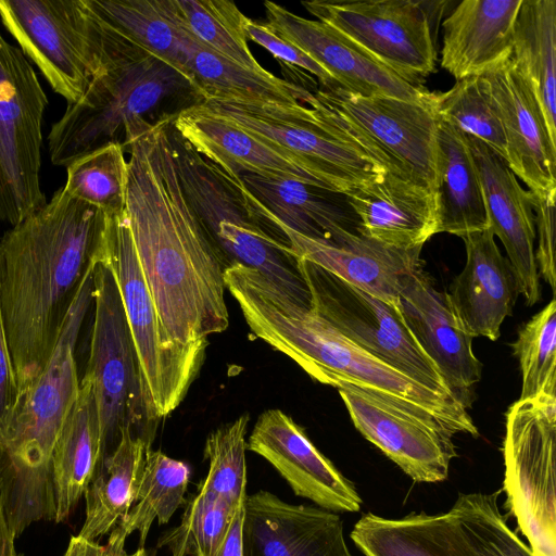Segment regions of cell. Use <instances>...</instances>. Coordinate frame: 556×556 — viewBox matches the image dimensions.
<instances>
[{
    "instance_id": "obj_41",
    "label": "cell",
    "mask_w": 556,
    "mask_h": 556,
    "mask_svg": "<svg viewBox=\"0 0 556 556\" xmlns=\"http://www.w3.org/2000/svg\"><path fill=\"white\" fill-rule=\"evenodd\" d=\"M513 350L522 378L519 400L556 401L555 299L519 329Z\"/></svg>"
},
{
    "instance_id": "obj_48",
    "label": "cell",
    "mask_w": 556,
    "mask_h": 556,
    "mask_svg": "<svg viewBox=\"0 0 556 556\" xmlns=\"http://www.w3.org/2000/svg\"><path fill=\"white\" fill-rule=\"evenodd\" d=\"M63 556H113V554L108 545H100L96 541L74 535Z\"/></svg>"
},
{
    "instance_id": "obj_2",
    "label": "cell",
    "mask_w": 556,
    "mask_h": 556,
    "mask_svg": "<svg viewBox=\"0 0 556 556\" xmlns=\"http://www.w3.org/2000/svg\"><path fill=\"white\" fill-rule=\"evenodd\" d=\"M108 216L59 188L0 239V298L20 397L51 358L71 307L101 258Z\"/></svg>"
},
{
    "instance_id": "obj_21",
    "label": "cell",
    "mask_w": 556,
    "mask_h": 556,
    "mask_svg": "<svg viewBox=\"0 0 556 556\" xmlns=\"http://www.w3.org/2000/svg\"><path fill=\"white\" fill-rule=\"evenodd\" d=\"M242 542L243 556H353L338 514L268 491L247 496Z\"/></svg>"
},
{
    "instance_id": "obj_16",
    "label": "cell",
    "mask_w": 556,
    "mask_h": 556,
    "mask_svg": "<svg viewBox=\"0 0 556 556\" xmlns=\"http://www.w3.org/2000/svg\"><path fill=\"white\" fill-rule=\"evenodd\" d=\"M354 427L416 482H441L456 456V432L439 417L400 399L341 383Z\"/></svg>"
},
{
    "instance_id": "obj_3",
    "label": "cell",
    "mask_w": 556,
    "mask_h": 556,
    "mask_svg": "<svg viewBox=\"0 0 556 556\" xmlns=\"http://www.w3.org/2000/svg\"><path fill=\"white\" fill-rule=\"evenodd\" d=\"M230 291L253 334L289 356L314 380L375 390L418 406L456 433L478 429L467 408L389 366L337 331L312 307L261 271L235 264L224 271Z\"/></svg>"
},
{
    "instance_id": "obj_13",
    "label": "cell",
    "mask_w": 556,
    "mask_h": 556,
    "mask_svg": "<svg viewBox=\"0 0 556 556\" xmlns=\"http://www.w3.org/2000/svg\"><path fill=\"white\" fill-rule=\"evenodd\" d=\"M47 105L31 63L0 33V222L11 227L47 203L40 186Z\"/></svg>"
},
{
    "instance_id": "obj_31",
    "label": "cell",
    "mask_w": 556,
    "mask_h": 556,
    "mask_svg": "<svg viewBox=\"0 0 556 556\" xmlns=\"http://www.w3.org/2000/svg\"><path fill=\"white\" fill-rule=\"evenodd\" d=\"M86 3L114 31L189 77L187 65L197 41L184 24L176 0H86Z\"/></svg>"
},
{
    "instance_id": "obj_4",
    "label": "cell",
    "mask_w": 556,
    "mask_h": 556,
    "mask_svg": "<svg viewBox=\"0 0 556 556\" xmlns=\"http://www.w3.org/2000/svg\"><path fill=\"white\" fill-rule=\"evenodd\" d=\"M104 26L106 56L102 71L77 102L67 104L49 131V155L55 166L66 168L109 143L126 148L156 126L174 121L184 110L205 101L184 73Z\"/></svg>"
},
{
    "instance_id": "obj_45",
    "label": "cell",
    "mask_w": 556,
    "mask_h": 556,
    "mask_svg": "<svg viewBox=\"0 0 556 556\" xmlns=\"http://www.w3.org/2000/svg\"><path fill=\"white\" fill-rule=\"evenodd\" d=\"M532 193V192H531ZM555 195L539 197L532 193L534 224L539 232V245L535 254L539 275L551 286L555 293Z\"/></svg>"
},
{
    "instance_id": "obj_44",
    "label": "cell",
    "mask_w": 556,
    "mask_h": 556,
    "mask_svg": "<svg viewBox=\"0 0 556 556\" xmlns=\"http://www.w3.org/2000/svg\"><path fill=\"white\" fill-rule=\"evenodd\" d=\"M245 30L248 40L257 43L280 62L311 73L318 79L320 86L337 83L316 61L302 49L276 34L266 22L249 18Z\"/></svg>"
},
{
    "instance_id": "obj_47",
    "label": "cell",
    "mask_w": 556,
    "mask_h": 556,
    "mask_svg": "<svg viewBox=\"0 0 556 556\" xmlns=\"http://www.w3.org/2000/svg\"><path fill=\"white\" fill-rule=\"evenodd\" d=\"M244 503L245 501L236 507L227 535L215 556H243Z\"/></svg>"
},
{
    "instance_id": "obj_22",
    "label": "cell",
    "mask_w": 556,
    "mask_h": 556,
    "mask_svg": "<svg viewBox=\"0 0 556 556\" xmlns=\"http://www.w3.org/2000/svg\"><path fill=\"white\" fill-rule=\"evenodd\" d=\"M478 169L489 228L503 243L518 293L527 305L541 300L534 254L532 193L526 191L503 157L479 139L467 136Z\"/></svg>"
},
{
    "instance_id": "obj_35",
    "label": "cell",
    "mask_w": 556,
    "mask_h": 556,
    "mask_svg": "<svg viewBox=\"0 0 556 556\" xmlns=\"http://www.w3.org/2000/svg\"><path fill=\"white\" fill-rule=\"evenodd\" d=\"M350 536L364 556H464L447 511L412 513L397 519L367 513Z\"/></svg>"
},
{
    "instance_id": "obj_7",
    "label": "cell",
    "mask_w": 556,
    "mask_h": 556,
    "mask_svg": "<svg viewBox=\"0 0 556 556\" xmlns=\"http://www.w3.org/2000/svg\"><path fill=\"white\" fill-rule=\"evenodd\" d=\"M305 104L387 173L435 192L438 117L430 104L364 97L338 83L319 85Z\"/></svg>"
},
{
    "instance_id": "obj_46",
    "label": "cell",
    "mask_w": 556,
    "mask_h": 556,
    "mask_svg": "<svg viewBox=\"0 0 556 556\" xmlns=\"http://www.w3.org/2000/svg\"><path fill=\"white\" fill-rule=\"evenodd\" d=\"M1 274V249H0ZM20 400V390L15 379L2 315L0 298V429L13 415Z\"/></svg>"
},
{
    "instance_id": "obj_8",
    "label": "cell",
    "mask_w": 556,
    "mask_h": 556,
    "mask_svg": "<svg viewBox=\"0 0 556 556\" xmlns=\"http://www.w3.org/2000/svg\"><path fill=\"white\" fill-rule=\"evenodd\" d=\"M106 216L102 258L116 279L138 357L147 414L156 425L187 395L204 363L205 350L172 341L141 270L125 211Z\"/></svg>"
},
{
    "instance_id": "obj_36",
    "label": "cell",
    "mask_w": 556,
    "mask_h": 556,
    "mask_svg": "<svg viewBox=\"0 0 556 556\" xmlns=\"http://www.w3.org/2000/svg\"><path fill=\"white\" fill-rule=\"evenodd\" d=\"M189 479L190 468L186 463L150 448L136 503L110 532L109 541L125 544L126 539L138 531L140 547H143L153 521L156 519L160 526L167 523L186 502Z\"/></svg>"
},
{
    "instance_id": "obj_12",
    "label": "cell",
    "mask_w": 556,
    "mask_h": 556,
    "mask_svg": "<svg viewBox=\"0 0 556 556\" xmlns=\"http://www.w3.org/2000/svg\"><path fill=\"white\" fill-rule=\"evenodd\" d=\"M556 401L518 400L503 442L506 506L535 556H556Z\"/></svg>"
},
{
    "instance_id": "obj_29",
    "label": "cell",
    "mask_w": 556,
    "mask_h": 556,
    "mask_svg": "<svg viewBox=\"0 0 556 556\" xmlns=\"http://www.w3.org/2000/svg\"><path fill=\"white\" fill-rule=\"evenodd\" d=\"M102 459V434L92 382L83 376L77 397L52 455L55 519L66 520L84 496Z\"/></svg>"
},
{
    "instance_id": "obj_49",
    "label": "cell",
    "mask_w": 556,
    "mask_h": 556,
    "mask_svg": "<svg viewBox=\"0 0 556 556\" xmlns=\"http://www.w3.org/2000/svg\"><path fill=\"white\" fill-rule=\"evenodd\" d=\"M15 539L0 502V556H21L15 548Z\"/></svg>"
},
{
    "instance_id": "obj_17",
    "label": "cell",
    "mask_w": 556,
    "mask_h": 556,
    "mask_svg": "<svg viewBox=\"0 0 556 556\" xmlns=\"http://www.w3.org/2000/svg\"><path fill=\"white\" fill-rule=\"evenodd\" d=\"M247 448L264 457L296 496L332 513H356L363 503L355 485L312 443L304 429L280 409L260 415Z\"/></svg>"
},
{
    "instance_id": "obj_26",
    "label": "cell",
    "mask_w": 556,
    "mask_h": 556,
    "mask_svg": "<svg viewBox=\"0 0 556 556\" xmlns=\"http://www.w3.org/2000/svg\"><path fill=\"white\" fill-rule=\"evenodd\" d=\"M247 199L268 220L302 236L336 242L356 232L357 218L345 194L292 179L240 175Z\"/></svg>"
},
{
    "instance_id": "obj_32",
    "label": "cell",
    "mask_w": 556,
    "mask_h": 556,
    "mask_svg": "<svg viewBox=\"0 0 556 556\" xmlns=\"http://www.w3.org/2000/svg\"><path fill=\"white\" fill-rule=\"evenodd\" d=\"M152 440L122 432L115 448L100 462L84 497L86 516L77 534L96 541L113 530L136 503Z\"/></svg>"
},
{
    "instance_id": "obj_18",
    "label": "cell",
    "mask_w": 556,
    "mask_h": 556,
    "mask_svg": "<svg viewBox=\"0 0 556 556\" xmlns=\"http://www.w3.org/2000/svg\"><path fill=\"white\" fill-rule=\"evenodd\" d=\"M266 24L302 49L344 89L364 97H392L431 105V91L377 62L327 24L265 1Z\"/></svg>"
},
{
    "instance_id": "obj_1",
    "label": "cell",
    "mask_w": 556,
    "mask_h": 556,
    "mask_svg": "<svg viewBox=\"0 0 556 556\" xmlns=\"http://www.w3.org/2000/svg\"><path fill=\"white\" fill-rule=\"evenodd\" d=\"M169 124L124 148L128 154L125 213L165 331L179 346L206 350L208 336L229 325L227 267L186 199Z\"/></svg>"
},
{
    "instance_id": "obj_24",
    "label": "cell",
    "mask_w": 556,
    "mask_h": 556,
    "mask_svg": "<svg viewBox=\"0 0 556 556\" xmlns=\"http://www.w3.org/2000/svg\"><path fill=\"white\" fill-rule=\"evenodd\" d=\"M490 228L462 237L466 247L464 269L454 278L448 299L454 314L471 338H500L501 326L513 314L518 293L506 257Z\"/></svg>"
},
{
    "instance_id": "obj_9",
    "label": "cell",
    "mask_w": 556,
    "mask_h": 556,
    "mask_svg": "<svg viewBox=\"0 0 556 556\" xmlns=\"http://www.w3.org/2000/svg\"><path fill=\"white\" fill-rule=\"evenodd\" d=\"M0 20L67 104L103 68L106 28L86 0H0Z\"/></svg>"
},
{
    "instance_id": "obj_5",
    "label": "cell",
    "mask_w": 556,
    "mask_h": 556,
    "mask_svg": "<svg viewBox=\"0 0 556 556\" xmlns=\"http://www.w3.org/2000/svg\"><path fill=\"white\" fill-rule=\"evenodd\" d=\"M92 274L71 307L49 363L0 429V502L16 538L34 522L55 519L52 455L79 391L75 350L92 304Z\"/></svg>"
},
{
    "instance_id": "obj_38",
    "label": "cell",
    "mask_w": 556,
    "mask_h": 556,
    "mask_svg": "<svg viewBox=\"0 0 556 556\" xmlns=\"http://www.w3.org/2000/svg\"><path fill=\"white\" fill-rule=\"evenodd\" d=\"M180 16L193 39L239 65L265 70L252 54L247 36L245 16L229 0H176Z\"/></svg>"
},
{
    "instance_id": "obj_27",
    "label": "cell",
    "mask_w": 556,
    "mask_h": 556,
    "mask_svg": "<svg viewBox=\"0 0 556 556\" xmlns=\"http://www.w3.org/2000/svg\"><path fill=\"white\" fill-rule=\"evenodd\" d=\"M522 0H464L443 21L441 66L456 80L481 76L511 56Z\"/></svg>"
},
{
    "instance_id": "obj_15",
    "label": "cell",
    "mask_w": 556,
    "mask_h": 556,
    "mask_svg": "<svg viewBox=\"0 0 556 556\" xmlns=\"http://www.w3.org/2000/svg\"><path fill=\"white\" fill-rule=\"evenodd\" d=\"M302 5L403 79L424 86L437 51L426 3L414 0L304 1Z\"/></svg>"
},
{
    "instance_id": "obj_25",
    "label": "cell",
    "mask_w": 556,
    "mask_h": 556,
    "mask_svg": "<svg viewBox=\"0 0 556 556\" xmlns=\"http://www.w3.org/2000/svg\"><path fill=\"white\" fill-rule=\"evenodd\" d=\"M357 218L356 232L387 245L413 250L439 229L437 193L386 173L345 195Z\"/></svg>"
},
{
    "instance_id": "obj_20",
    "label": "cell",
    "mask_w": 556,
    "mask_h": 556,
    "mask_svg": "<svg viewBox=\"0 0 556 556\" xmlns=\"http://www.w3.org/2000/svg\"><path fill=\"white\" fill-rule=\"evenodd\" d=\"M396 305L448 390L467 408L482 365L473 354L472 338L454 314L447 292L439 291L420 268L406 278Z\"/></svg>"
},
{
    "instance_id": "obj_23",
    "label": "cell",
    "mask_w": 556,
    "mask_h": 556,
    "mask_svg": "<svg viewBox=\"0 0 556 556\" xmlns=\"http://www.w3.org/2000/svg\"><path fill=\"white\" fill-rule=\"evenodd\" d=\"M276 225L286 233L296 258L313 263L389 303H397L406 278L421 268V249L393 248L358 232L325 242Z\"/></svg>"
},
{
    "instance_id": "obj_39",
    "label": "cell",
    "mask_w": 556,
    "mask_h": 556,
    "mask_svg": "<svg viewBox=\"0 0 556 556\" xmlns=\"http://www.w3.org/2000/svg\"><path fill=\"white\" fill-rule=\"evenodd\" d=\"M125 154L119 143H109L80 156L66 167L63 190L105 215L123 213L127 185Z\"/></svg>"
},
{
    "instance_id": "obj_19",
    "label": "cell",
    "mask_w": 556,
    "mask_h": 556,
    "mask_svg": "<svg viewBox=\"0 0 556 556\" xmlns=\"http://www.w3.org/2000/svg\"><path fill=\"white\" fill-rule=\"evenodd\" d=\"M481 77L503 126L508 167L530 192L556 194V142L529 81L511 58Z\"/></svg>"
},
{
    "instance_id": "obj_33",
    "label": "cell",
    "mask_w": 556,
    "mask_h": 556,
    "mask_svg": "<svg viewBox=\"0 0 556 556\" xmlns=\"http://www.w3.org/2000/svg\"><path fill=\"white\" fill-rule=\"evenodd\" d=\"M187 72L205 101L295 105L305 104L313 92L266 70L256 71L239 65L199 42L191 48Z\"/></svg>"
},
{
    "instance_id": "obj_6",
    "label": "cell",
    "mask_w": 556,
    "mask_h": 556,
    "mask_svg": "<svg viewBox=\"0 0 556 556\" xmlns=\"http://www.w3.org/2000/svg\"><path fill=\"white\" fill-rule=\"evenodd\" d=\"M168 137L188 203L226 267L241 264L264 274L311 302V294L286 233L254 210L241 181L201 155L172 126Z\"/></svg>"
},
{
    "instance_id": "obj_43",
    "label": "cell",
    "mask_w": 556,
    "mask_h": 556,
    "mask_svg": "<svg viewBox=\"0 0 556 556\" xmlns=\"http://www.w3.org/2000/svg\"><path fill=\"white\" fill-rule=\"evenodd\" d=\"M249 419L248 414H242L220 426L210 433L204 446L208 473L199 489L217 494L235 508L248 496L245 435Z\"/></svg>"
},
{
    "instance_id": "obj_34",
    "label": "cell",
    "mask_w": 556,
    "mask_h": 556,
    "mask_svg": "<svg viewBox=\"0 0 556 556\" xmlns=\"http://www.w3.org/2000/svg\"><path fill=\"white\" fill-rule=\"evenodd\" d=\"M510 58L529 81L549 136L556 142L555 0H522L515 22Z\"/></svg>"
},
{
    "instance_id": "obj_10",
    "label": "cell",
    "mask_w": 556,
    "mask_h": 556,
    "mask_svg": "<svg viewBox=\"0 0 556 556\" xmlns=\"http://www.w3.org/2000/svg\"><path fill=\"white\" fill-rule=\"evenodd\" d=\"M213 113L289 157L319 187L349 194L387 172L306 104L207 100Z\"/></svg>"
},
{
    "instance_id": "obj_30",
    "label": "cell",
    "mask_w": 556,
    "mask_h": 556,
    "mask_svg": "<svg viewBox=\"0 0 556 556\" xmlns=\"http://www.w3.org/2000/svg\"><path fill=\"white\" fill-rule=\"evenodd\" d=\"M437 117L438 232L464 237L489 228L481 182L467 136Z\"/></svg>"
},
{
    "instance_id": "obj_28",
    "label": "cell",
    "mask_w": 556,
    "mask_h": 556,
    "mask_svg": "<svg viewBox=\"0 0 556 556\" xmlns=\"http://www.w3.org/2000/svg\"><path fill=\"white\" fill-rule=\"evenodd\" d=\"M172 126L197 152L238 182L241 174L251 173L318 186L289 157L213 113L203 103L180 112Z\"/></svg>"
},
{
    "instance_id": "obj_50",
    "label": "cell",
    "mask_w": 556,
    "mask_h": 556,
    "mask_svg": "<svg viewBox=\"0 0 556 556\" xmlns=\"http://www.w3.org/2000/svg\"><path fill=\"white\" fill-rule=\"evenodd\" d=\"M112 551L113 556H148L143 547H139L135 553L127 554L125 544L109 542L106 544Z\"/></svg>"
},
{
    "instance_id": "obj_37",
    "label": "cell",
    "mask_w": 556,
    "mask_h": 556,
    "mask_svg": "<svg viewBox=\"0 0 556 556\" xmlns=\"http://www.w3.org/2000/svg\"><path fill=\"white\" fill-rule=\"evenodd\" d=\"M447 514L464 556H535L507 526L492 494L462 493Z\"/></svg>"
},
{
    "instance_id": "obj_14",
    "label": "cell",
    "mask_w": 556,
    "mask_h": 556,
    "mask_svg": "<svg viewBox=\"0 0 556 556\" xmlns=\"http://www.w3.org/2000/svg\"><path fill=\"white\" fill-rule=\"evenodd\" d=\"M299 265L312 307L337 331L428 389L456 399L409 331L396 304L371 295L313 263L299 260Z\"/></svg>"
},
{
    "instance_id": "obj_42",
    "label": "cell",
    "mask_w": 556,
    "mask_h": 556,
    "mask_svg": "<svg viewBox=\"0 0 556 556\" xmlns=\"http://www.w3.org/2000/svg\"><path fill=\"white\" fill-rule=\"evenodd\" d=\"M235 509L217 494L199 489L187 503L180 525L164 532L157 547H166L172 556H215Z\"/></svg>"
},
{
    "instance_id": "obj_40",
    "label": "cell",
    "mask_w": 556,
    "mask_h": 556,
    "mask_svg": "<svg viewBox=\"0 0 556 556\" xmlns=\"http://www.w3.org/2000/svg\"><path fill=\"white\" fill-rule=\"evenodd\" d=\"M434 113L466 136L479 139L506 162L503 126L481 76L456 80L444 92H431Z\"/></svg>"
},
{
    "instance_id": "obj_11",
    "label": "cell",
    "mask_w": 556,
    "mask_h": 556,
    "mask_svg": "<svg viewBox=\"0 0 556 556\" xmlns=\"http://www.w3.org/2000/svg\"><path fill=\"white\" fill-rule=\"evenodd\" d=\"M92 281L93 323L84 376L96 393L103 458L125 429L153 440L155 424L147 414L138 357L116 279L102 256L93 267Z\"/></svg>"
}]
</instances>
